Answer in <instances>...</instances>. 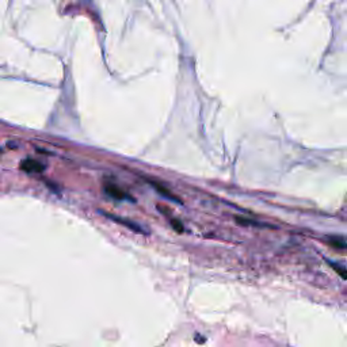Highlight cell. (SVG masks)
<instances>
[{"label": "cell", "instance_id": "obj_3", "mask_svg": "<svg viewBox=\"0 0 347 347\" xmlns=\"http://www.w3.org/2000/svg\"><path fill=\"white\" fill-rule=\"evenodd\" d=\"M105 191H106V194L110 195L111 198H114V200L117 201H124V200L133 201V198H131L130 195H128L124 190L120 189V187L116 186V184H113V183L106 184Z\"/></svg>", "mask_w": 347, "mask_h": 347}, {"label": "cell", "instance_id": "obj_4", "mask_svg": "<svg viewBox=\"0 0 347 347\" xmlns=\"http://www.w3.org/2000/svg\"><path fill=\"white\" fill-rule=\"evenodd\" d=\"M151 184H152L153 187L156 189V191H158L159 194L163 195V197H166V198H169V200L171 201H175V202H178V204H180V200L179 198H176L175 195L171 194L169 190L166 189V187H163V186H160L159 183H156V182H151Z\"/></svg>", "mask_w": 347, "mask_h": 347}, {"label": "cell", "instance_id": "obj_2", "mask_svg": "<svg viewBox=\"0 0 347 347\" xmlns=\"http://www.w3.org/2000/svg\"><path fill=\"white\" fill-rule=\"evenodd\" d=\"M21 169L23 170L25 173L38 174V173H43V170H45V164H43L41 162H38V160H36V159L27 158L21 163Z\"/></svg>", "mask_w": 347, "mask_h": 347}, {"label": "cell", "instance_id": "obj_5", "mask_svg": "<svg viewBox=\"0 0 347 347\" xmlns=\"http://www.w3.org/2000/svg\"><path fill=\"white\" fill-rule=\"evenodd\" d=\"M328 243H330V246L337 248V250H346L347 247L346 240H345L343 237H330V239H328Z\"/></svg>", "mask_w": 347, "mask_h": 347}, {"label": "cell", "instance_id": "obj_7", "mask_svg": "<svg viewBox=\"0 0 347 347\" xmlns=\"http://www.w3.org/2000/svg\"><path fill=\"white\" fill-rule=\"evenodd\" d=\"M326 260L327 263H328V264H330V266H331V267L334 268V270H335V271H337V273L339 274L343 279H346V273H345V271H346V268H345V266H339L338 263L331 262L330 259H326Z\"/></svg>", "mask_w": 347, "mask_h": 347}, {"label": "cell", "instance_id": "obj_8", "mask_svg": "<svg viewBox=\"0 0 347 347\" xmlns=\"http://www.w3.org/2000/svg\"><path fill=\"white\" fill-rule=\"evenodd\" d=\"M171 225H173L174 229H175L176 232H179V233H182V232H183V225H182L178 220H175V218L171 220Z\"/></svg>", "mask_w": 347, "mask_h": 347}, {"label": "cell", "instance_id": "obj_6", "mask_svg": "<svg viewBox=\"0 0 347 347\" xmlns=\"http://www.w3.org/2000/svg\"><path fill=\"white\" fill-rule=\"evenodd\" d=\"M236 222L237 224H240V225H244V226H250V225H254V226H268V225H264V224H262V222H258V221H254V220H250V218H246V217H239L237 216L236 218Z\"/></svg>", "mask_w": 347, "mask_h": 347}, {"label": "cell", "instance_id": "obj_1", "mask_svg": "<svg viewBox=\"0 0 347 347\" xmlns=\"http://www.w3.org/2000/svg\"><path fill=\"white\" fill-rule=\"evenodd\" d=\"M102 215H105L107 218H110V220L116 221L117 224H121V225L127 226V228H129V229H131L133 232H137V233H147V232L142 229V226H140L138 224H136V222H133V221L130 220H127V218H122V217H118V216H114V215H110V213H106V212H100Z\"/></svg>", "mask_w": 347, "mask_h": 347}]
</instances>
